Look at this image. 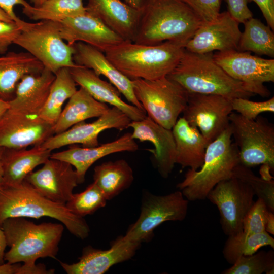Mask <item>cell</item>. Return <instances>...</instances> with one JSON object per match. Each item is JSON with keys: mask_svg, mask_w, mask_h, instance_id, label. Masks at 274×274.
I'll use <instances>...</instances> for the list:
<instances>
[{"mask_svg": "<svg viewBox=\"0 0 274 274\" xmlns=\"http://www.w3.org/2000/svg\"><path fill=\"white\" fill-rule=\"evenodd\" d=\"M202 24L181 0H146L133 42L155 45L170 41L185 48Z\"/></svg>", "mask_w": 274, "mask_h": 274, "instance_id": "1", "label": "cell"}, {"mask_svg": "<svg viewBox=\"0 0 274 274\" xmlns=\"http://www.w3.org/2000/svg\"><path fill=\"white\" fill-rule=\"evenodd\" d=\"M43 217L59 221L78 238L84 239L89 235V227L83 218L72 213L65 204L44 197L26 181L0 185V225L9 218Z\"/></svg>", "mask_w": 274, "mask_h": 274, "instance_id": "2", "label": "cell"}, {"mask_svg": "<svg viewBox=\"0 0 274 274\" xmlns=\"http://www.w3.org/2000/svg\"><path fill=\"white\" fill-rule=\"evenodd\" d=\"M212 52L196 53L184 50L179 62L167 76L188 93L217 95L230 100L249 99L255 94L242 82L229 76L214 61Z\"/></svg>", "mask_w": 274, "mask_h": 274, "instance_id": "3", "label": "cell"}, {"mask_svg": "<svg viewBox=\"0 0 274 274\" xmlns=\"http://www.w3.org/2000/svg\"><path fill=\"white\" fill-rule=\"evenodd\" d=\"M184 46L166 41L147 45L125 41L106 51L109 60L131 80H154L167 76L176 67Z\"/></svg>", "mask_w": 274, "mask_h": 274, "instance_id": "4", "label": "cell"}, {"mask_svg": "<svg viewBox=\"0 0 274 274\" xmlns=\"http://www.w3.org/2000/svg\"><path fill=\"white\" fill-rule=\"evenodd\" d=\"M9 250L4 260L10 263H36L40 258L56 259L64 226L61 223L36 224L24 217H12L1 225Z\"/></svg>", "mask_w": 274, "mask_h": 274, "instance_id": "5", "label": "cell"}, {"mask_svg": "<svg viewBox=\"0 0 274 274\" xmlns=\"http://www.w3.org/2000/svg\"><path fill=\"white\" fill-rule=\"evenodd\" d=\"M229 126L208 145L202 165L198 170L188 169L177 188L189 201L207 199L219 182L233 177L239 164L238 151Z\"/></svg>", "mask_w": 274, "mask_h": 274, "instance_id": "6", "label": "cell"}, {"mask_svg": "<svg viewBox=\"0 0 274 274\" xmlns=\"http://www.w3.org/2000/svg\"><path fill=\"white\" fill-rule=\"evenodd\" d=\"M21 31L14 43L25 50L54 74L63 67L77 66L73 60L74 48L60 35L59 23L49 20L29 23L22 21Z\"/></svg>", "mask_w": 274, "mask_h": 274, "instance_id": "7", "label": "cell"}, {"mask_svg": "<svg viewBox=\"0 0 274 274\" xmlns=\"http://www.w3.org/2000/svg\"><path fill=\"white\" fill-rule=\"evenodd\" d=\"M229 127L238 151L239 164H262L274 169V126L261 116L249 120L237 113L229 116Z\"/></svg>", "mask_w": 274, "mask_h": 274, "instance_id": "8", "label": "cell"}, {"mask_svg": "<svg viewBox=\"0 0 274 274\" xmlns=\"http://www.w3.org/2000/svg\"><path fill=\"white\" fill-rule=\"evenodd\" d=\"M132 81L136 97L148 116L172 130L187 105L188 92L167 76L154 80Z\"/></svg>", "mask_w": 274, "mask_h": 274, "instance_id": "9", "label": "cell"}, {"mask_svg": "<svg viewBox=\"0 0 274 274\" xmlns=\"http://www.w3.org/2000/svg\"><path fill=\"white\" fill-rule=\"evenodd\" d=\"M189 200L180 190L163 195H146L143 199L141 213L122 238L141 244L149 241L154 230L166 221H182L187 216Z\"/></svg>", "mask_w": 274, "mask_h": 274, "instance_id": "10", "label": "cell"}, {"mask_svg": "<svg viewBox=\"0 0 274 274\" xmlns=\"http://www.w3.org/2000/svg\"><path fill=\"white\" fill-rule=\"evenodd\" d=\"M255 193L246 183L232 177L217 184L207 199L216 205L223 232L228 236L243 231L245 217L254 202Z\"/></svg>", "mask_w": 274, "mask_h": 274, "instance_id": "11", "label": "cell"}, {"mask_svg": "<svg viewBox=\"0 0 274 274\" xmlns=\"http://www.w3.org/2000/svg\"><path fill=\"white\" fill-rule=\"evenodd\" d=\"M215 62L229 76L244 84L254 94L268 97L265 82L274 81V59L232 50L213 54Z\"/></svg>", "mask_w": 274, "mask_h": 274, "instance_id": "12", "label": "cell"}, {"mask_svg": "<svg viewBox=\"0 0 274 274\" xmlns=\"http://www.w3.org/2000/svg\"><path fill=\"white\" fill-rule=\"evenodd\" d=\"M231 100L217 95L188 93L183 117L210 144L229 126Z\"/></svg>", "mask_w": 274, "mask_h": 274, "instance_id": "13", "label": "cell"}, {"mask_svg": "<svg viewBox=\"0 0 274 274\" xmlns=\"http://www.w3.org/2000/svg\"><path fill=\"white\" fill-rule=\"evenodd\" d=\"M53 134V126L39 115L9 108L0 118L1 148L17 149L41 145Z\"/></svg>", "mask_w": 274, "mask_h": 274, "instance_id": "14", "label": "cell"}, {"mask_svg": "<svg viewBox=\"0 0 274 274\" xmlns=\"http://www.w3.org/2000/svg\"><path fill=\"white\" fill-rule=\"evenodd\" d=\"M131 121L122 111L113 107L94 121L76 124L62 132L53 134L41 145L51 151L79 144L84 147H95L99 145L98 139L101 132L110 129L124 130L128 128Z\"/></svg>", "mask_w": 274, "mask_h": 274, "instance_id": "15", "label": "cell"}, {"mask_svg": "<svg viewBox=\"0 0 274 274\" xmlns=\"http://www.w3.org/2000/svg\"><path fill=\"white\" fill-rule=\"evenodd\" d=\"M43 165L38 170L29 173L25 180L44 197L65 204L79 184L75 169L68 162L51 158Z\"/></svg>", "mask_w": 274, "mask_h": 274, "instance_id": "16", "label": "cell"}, {"mask_svg": "<svg viewBox=\"0 0 274 274\" xmlns=\"http://www.w3.org/2000/svg\"><path fill=\"white\" fill-rule=\"evenodd\" d=\"M239 24L228 11L220 13L213 20L202 23L185 49L196 53L237 50L242 33Z\"/></svg>", "mask_w": 274, "mask_h": 274, "instance_id": "17", "label": "cell"}, {"mask_svg": "<svg viewBox=\"0 0 274 274\" xmlns=\"http://www.w3.org/2000/svg\"><path fill=\"white\" fill-rule=\"evenodd\" d=\"M60 35L67 44L83 42L105 52L124 41L96 17L86 12L58 22Z\"/></svg>", "mask_w": 274, "mask_h": 274, "instance_id": "18", "label": "cell"}, {"mask_svg": "<svg viewBox=\"0 0 274 274\" xmlns=\"http://www.w3.org/2000/svg\"><path fill=\"white\" fill-rule=\"evenodd\" d=\"M140 245L120 236L108 250L87 246L83 249L78 262L68 264L60 261V264L67 274H103L114 265L131 258Z\"/></svg>", "mask_w": 274, "mask_h": 274, "instance_id": "19", "label": "cell"}, {"mask_svg": "<svg viewBox=\"0 0 274 274\" xmlns=\"http://www.w3.org/2000/svg\"><path fill=\"white\" fill-rule=\"evenodd\" d=\"M139 146L131 133L127 132L117 139L93 147L70 145L67 149L52 153L51 158L59 159L71 164L77 175L79 184L85 181L89 168L99 159L112 154L122 152H135Z\"/></svg>", "mask_w": 274, "mask_h": 274, "instance_id": "20", "label": "cell"}, {"mask_svg": "<svg viewBox=\"0 0 274 274\" xmlns=\"http://www.w3.org/2000/svg\"><path fill=\"white\" fill-rule=\"evenodd\" d=\"M128 127L132 129L133 139L140 142H149L154 146L152 153L157 170L166 178L175 163L176 145L171 129H167L147 116L139 121H131Z\"/></svg>", "mask_w": 274, "mask_h": 274, "instance_id": "21", "label": "cell"}, {"mask_svg": "<svg viewBox=\"0 0 274 274\" xmlns=\"http://www.w3.org/2000/svg\"><path fill=\"white\" fill-rule=\"evenodd\" d=\"M75 63L92 70L96 75L107 78L131 104L144 110L134 94L133 81L123 74L109 60L104 52L83 42L73 44Z\"/></svg>", "mask_w": 274, "mask_h": 274, "instance_id": "22", "label": "cell"}, {"mask_svg": "<svg viewBox=\"0 0 274 274\" xmlns=\"http://www.w3.org/2000/svg\"><path fill=\"white\" fill-rule=\"evenodd\" d=\"M85 7L88 13L124 40L133 41L143 9H135L121 0H88Z\"/></svg>", "mask_w": 274, "mask_h": 274, "instance_id": "23", "label": "cell"}, {"mask_svg": "<svg viewBox=\"0 0 274 274\" xmlns=\"http://www.w3.org/2000/svg\"><path fill=\"white\" fill-rule=\"evenodd\" d=\"M69 68L77 85L97 101L118 108L131 121L141 120L147 116L144 110L123 100L118 90L110 82L102 80L92 70L79 65Z\"/></svg>", "mask_w": 274, "mask_h": 274, "instance_id": "24", "label": "cell"}, {"mask_svg": "<svg viewBox=\"0 0 274 274\" xmlns=\"http://www.w3.org/2000/svg\"><path fill=\"white\" fill-rule=\"evenodd\" d=\"M55 75L46 68L40 73L25 75L16 87L10 108L16 111L39 115L48 97Z\"/></svg>", "mask_w": 274, "mask_h": 274, "instance_id": "25", "label": "cell"}, {"mask_svg": "<svg viewBox=\"0 0 274 274\" xmlns=\"http://www.w3.org/2000/svg\"><path fill=\"white\" fill-rule=\"evenodd\" d=\"M175 145V163L182 168L199 169L203 164L209 143L196 127L182 117L172 129Z\"/></svg>", "mask_w": 274, "mask_h": 274, "instance_id": "26", "label": "cell"}, {"mask_svg": "<svg viewBox=\"0 0 274 274\" xmlns=\"http://www.w3.org/2000/svg\"><path fill=\"white\" fill-rule=\"evenodd\" d=\"M51 154V150L41 145L34 146L30 149L4 148L2 157L3 183H21L36 167L50 158Z\"/></svg>", "mask_w": 274, "mask_h": 274, "instance_id": "27", "label": "cell"}, {"mask_svg": "<svg viewBox=\"0 0 274 274\" xmlns=\"http://www.w3.org/2000/svg\"><path fill=\"white\" fill-rule=\"evenodd\" d=\"M44 67L28 52H9L0 59V99L9 102L17 84L26 75L41 72Z\"/></svg>", "mask_w": 274, "mask_h": 274, "instance_id": "28", "label": "cell"}, {"mask_svg": "<svg viewBox=\"0 0 274 274\" xmlns=\"http://www.w3.org/2000/svg\"><path fill=\"white\" fill-rule=\"evenodd\" d=\"M109 108L106 104L97 101L84 89L80 87L68 99L53 125L54 133L62 132L87 119L97 118Z\"/></svg>", "mask_w": 274, "mask_h": 274, "instance_id": "29", "label": "cell"}, {"mask_svg": "<svg viewBox=\"0 0 274 274\" xmlns=\"http://www.w3.org/2000/svg\"><path fill=\"white\" fill-rule=\"evenodd\" d=\"M133 180V170L124 159L105 162L94 168L93 182L107 200L129 187Z\"/></svg>", "mask_w": 274, "mask_h": 274, "instance_id": "30", "label": "cell"}, {"mask_svg": "<svg viewBox=\"0 0 274 274\" xmlns=\"http://www.w3.org/2000/svg\"><path fill=\"white\" fill-rule=\"evenodd\" d=\"M55 75L48 97L39 114L42 119L53 126L57 122L65 101L77 90V85L68 67L60 68Z\"/></svg>", "mask_w": 274, "mask_h": 274, "instance_id": "31", "label": "cell"}, {"mask_svg": "<svg viewBox=\"0 0 274 274\" xmlns=\"http://www.w3.org/2000/svg\"><path fill=\"white\" fill-rule=\"evenodd\" d=\"M237 50L274 57V34L260 20L251 18L244 22Z\"/></svg>", "mask_w": 274, "mask_h": 274, "instance_id": "32", "label": "cell"}, {"mask_svg": "<svg viewBox=\"0 0 274 274\" xmlns=\"http://www.w3.org/2000/svg\"><path fill=\"white\" fill-rule=\"evenodd\" d=\"M23 13L35 21L61 22L86 12L83 0H48L39 7L29 5L23 7Z\"/></svg>", "mask_w": 274, "mask_h": 274, "instance_id": "33", "label": "cell"}, {"mask_svg": "<svg viewBox=\"0 0 274 274\" xmlns=\"http://www.w3.org/2000/svg\"><path fill=\"white\" fill-rule=\"evenodd\" d=\"M267 246L274 248V238L266 231L250 235L242 232L228 236L222 253L226 261L232 265L239 257L252 255Z\"/></svg>", "mask_w": 274, "mask_h": 274, "instance_id": "34", "label": "cell"}, {"mask_svg": "<svg viewBox=\"0 0 274 274\" xmlns=\"http://www.w3.org/2000/svg\"><path fill=\"white\" fill-rule=\"evenodd\" d=\"M274 252L257 251L254 254L239 257L232 266L222 271L223 274H273Z\"/></svg>", "mask_w": 274, "mask_h": 274, "instance_id": "35", "label": "cell"}, {"mask_svg": "<svg viewBox=\"0 0 274 274\" xmlns=\"http://www.w3.org/2000/svg\"><path fill=\"white\" fill-rule=\"evenodd\" d=\"M107 200L103 192L93 182L83 191L73 194L65 206L72 213L83 218L104 207Z\"/></svg>", "mask_w": 274, "mask_h": 274, "instance_id": "36", "label": "cell"}, {"mask_svg": "<svg viewBox=\"0 0 274 274\" xmlns=\"http://www.w3.org/2000/svg\"><path fill=\"white\" fill-rule=\"evenodd\" d=\"M233 177L247 184L258 198L263 200L269 211L274 212V181L256 176L251 168L238 164L234 168Z\"/></svg>", "mask_w": 274, "mask_h": 274, "instance_id": "37", "label": "cell"}, {"mask_svg": "<svg viewBox=\"0 0 274 274\" xmlns=\"http://www.w3.org/2000/svg\"><path fill=\"white\" fill-rule=\"evenodd\" d=\"M269 210L260 198L254 202L243 222V232L247 235L259 233L265 231Z\"/></svg>", "mask_w": 274, "mask_h": 274, "instance_id": "38", "label": "cell"}, {"mask_svg": "<svg viewBox=\"0 0 274 274\" xmlns=\"http://www.w3.org/2000/svg\"><path fill=\"white\" fill-rule=\"evenodd\" d=\"M233 111L249 120L255 119L261 113L274 112V97L263 101H253L244 98L231 100Z\"/></svg>", "mask_w": 274, "mask_h": 274, "instance_id": "39", "label": "cell"}, {"mask_svg": "<svg viewBox=\"0 0 274 274\" xmlns=\"http://www.w3.org/2000/svg\"><path fill=\"white\" fill-rule=\"evenodd\" d=\"M199 17L202 23L214 19L220 13L221 0H181Z\"/></svg>", "mask_w": 274, "mask_h": 274, "instance_id": "40", "label": "cell"}, {"mask_svg": "<svg viewBox=\"0 0 274 274\" xmlns=\"http://www.w3.org/2000/svg\"><path fill=\"white\" fill-rule=\"evenodd\" d=\"M21 31L19 24L0 21V54H4Z\"/></svg>", "mask_w": 274, "mask_h": 274, "instance_id": "41", "label": "cell"}, {"mask_svg": "<svg viewBox=\"0 0 274 274\" xmlns=\"http://www.w3.org/2000/svg\"><path fill=\"white\" fill-rule=\"evenodd\" d=\"M249 0H227L228 12L239 23H244L253 17L248 6Z\"/></svg>", "mask_w": 274, "mask_h": 274, "instance_id": "42", "label": "cell"}, {"mask_svg": "<svg viewBox=\"0 0 274 274\" xmlns=\"http://www.w3.org/2000/svg\"><path fill=\"white\" fill-rule=\"evenodd\" d=\"M255 2L265 19L267 25L274 29V0H249Z\"/></svg>", "mask_w": 274, "mask_h": 274, "instance_id": "43", "label": "cell"}, {"mask_svg": "<svg viewBox=\"0 0 274 274\" xmlns=\"http://www.w3.org/2000/svg\"><path fill=\"white\" fill-rule=\"evenodd\" d=\"M17 5L25 7L30 4L25 0H0V8L5 11L14 21L19 24L23 20L20 19L14 12V7Z\"/></svg>", "mask_w": 274, "mask_h": 274, "instance_id": "44", "label": "cell"}, {"mask_svg": "<svg viewBox=\"0 0 274 274\" xmlns=\"http://www.w3.org/2000/svg\"><path fill=\"white\" fill-rule=\"evenodd\" d=\"M55 272L54 269H47L43 264H24L19 267L17 274H52Z\"/></svg>", "mask_w": 274, "mask_h": 274, "instance_id": "45", "label": "cell"}, {"mask_svg": "<svg viewBox=\"0 0 274 274\" xmlns=\"http://www.w3.org/2000/svg\"><path fill=\"white\" fill-rule=\"evenodd\" d=\"M21 264L19 263H0V274H17L19 267Z\"/></svg>", "mask_w": 274, "mask_h": 274, "instance_id": "46", "label": "cell"}, {"mask_svg": "<svg viewBox=\"0 0 274 274\" xmlns=\"http://www.w3.org/2000/svg\"><path fill=\"white\" fill-rule=\"evenodd\" d=\"M6 246L7 244L6 236L0 225V263H4Z\"/></svg>", "mask_w": 274, "mask_h": 274, "instance_id": "47", "label": "cell"}, {"mask_svg": "<svg viewBox=\"0 0 274 274\" xmlns=\"http://www.w3.org/2000/svg\"><path fill=\"white\" fill-rule=\"evenodd\" d=\"M265 231L270 234L274 235V214L270 211L267 214Z\"/></svg>", "mask_w": 274, "mask_h": 274, "instance_id": "48", "label": "cell"}, {"mask_svg": "<svg viewBox=\"0 0 274 274\" xmlns=\"http://www.w3.org/2000/svg\"><path fill=\"white\" fill-rule=\"evenodd\" d=\"M146 0H124V2L130 6L137 9L144 8Z\"/></svg>", "mask_w": 274, "mask_h": 274, "instance_id": "49", "label": "cell"}, {"mask_svg": "<svg viewBox=\"0 0 274 274\" xmlns=\"http://www.w3.org/2000/svg\"><path fill=\"white\" fill-rule=\"evenodd\" d=\"M10 108V104L8 101L0 99V118Z\"/></svg>", "mask_w": 274, "mask_h": 274, "instance_id": "50", "label": "cell"}, {"mask_svg": "<svg viewBox=\"0 0 274 274\" xmlns=\"http://www.w3.org/2000/svg\"><path fill=\"white\" fill-rule=\"evenodd\" d=\"M0 21L6 22L14 21L9 15L1 8H0Z\"/></svg>", "mask_w": 274, "mask_h": 274, "instance_id": "51", "label": "cell"}, {"mask_svg": "<svg viewBox=\"0 0 274 274\" xmlns=\"http://www.w3.org/2000/svg\"><path fill=\"white\" fill-rule=\"evenodd\" d=\"M3 149V148L0 147V185L3 183V170L2 162V157Z\"/></svg>", "mask_w": 274, "mask_h": 274, "instance_id": "52", "label": "cell"}, {"mask_svg": "<svg viewBox=\"0 0 274 274\" xmlns=\"http://www.w3.org/2000/svg\"><path fill=\"white\" fill-rule=\"evenodd\" d=\"M48 0H30L34 7H39Z\"/></svg>", "mask_w": 274, "mask_h": 274, "instance_id": "53", "label": "cell"}, {"mask_svg": "<svg viewBox=\"0 0 274 274\" xmlns=\"http://www.w3.org/2000/svg\"><path fill=\"white\" fill-rule=\"evenodd\" d=\"M1 57H0V59H1Z\"/></svg>", "mask_w": 274, "mask_h": 274, "instance_id": "54", "label": "cell"}]
</instances>
